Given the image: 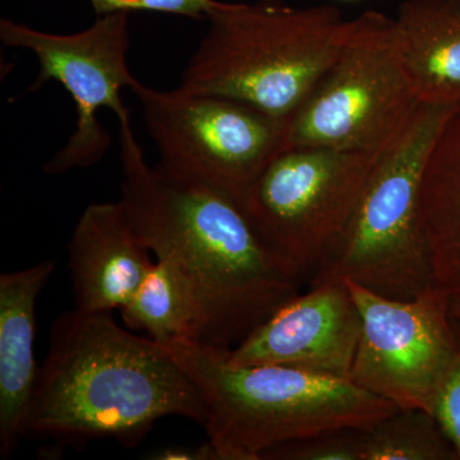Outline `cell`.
<instances>
[{"mask_svg":"<svg viewBox=\"0 0 460 460\" xmlns=\"http://www.w3.org/2000/svg\"><path fill=\"white\" fill-rule=\"evenodd\" d=\"M90 2H91V0H90Z\"/></svg>","mask_w":460,"mask_h":460,"instance_id":"cell-22","label":"cell"},{"mask_svg":"<svg viewBox=\"0 0 460 460\" xmlns=\"http://www.w3.org/2000/svg\"><path fill=\"white\" fill-rule=\"evenodd\" d=\"M178 89L223 96L288 119L337 57L344 20L332 5L217 2Z\"/></svg>","mask_w":460,"mask_h":460,"instance_id":"cell-4","label":"cell"},{"mask_svg":"<svg viewBox=\"0 0 460 460\" xmlns=\"http://www.w3.org/2000/svg\"><path fill=\"white\" fill-rule=\"evenodd\" d=\"M129 12L102 14L89 29L71 35H56L14 22L0 21V40L5 47L31 51L38 58L40 74L33 91L48 81H57L74 99L77 123L62 150L44 166L47 174L84 169L96 164L111 146V136L98 114L111 109L119 122L129 119L122 90L136 78L128 68Z\"/></svg>","mask_w":460,"mask_h":460,"instance_id":"cell-10","label":"cell"},{"mask_svg":"<svg viewBox=\"0 0 460 460\" xmlns=\"http://www.w3.org/2000/svg\"><path fill=\"white\" fill-rule=\"evenodd\" d=\"M362 460H458L434 414L399 410L365 431Z\"/></svg>","mask_w":460,"mask_h":460,"instance_id":"cell-17","label":"cell"},{"mask_svg":"<svg viewBox=\"0 0 460 460\" xmlns=\"http://www.w3.org/2000/svg\"><path fill=\"white\" fill-rule=\"evenodd\" d=\"M162 345L201 393L204 428L220 460H261L277 445L330 429H368L401 410L348 378L280 365L234 366L229 349L189 339Z\"/></svg>","mask_w":460,"mask_h":460,"instance_id":"cell-3","label":"cell"},{"mask_svg":"<svg viewBox=\"0 0 460 460\" xmlns=\"http://www.w3.org/2000/svg\"><path fill=\"white\" fill-rule=\"evenodd\" d=\"M363 429H337L277 445L261 460H362Z\"/></svg>","mask_w":460,"mask_h":460,"instance_id":"cell-18","label":"cell"},{"mask_svg":"<svg viewBox=\"0 0 460 460\" xmlns=\"http://www.w3.org/2000/svg\"><path fill=\"white\" fill-rule=\"evenodd\" d=\"M384 150L286 148L260 175L243 211L296 283L337 251Z\"/></svg>","mask_w":460,"mask_h":460,"instance_id":"cell-7","label":"cell"},{"mask_svg":"<svg viewBox=\"0 0 460 460\" xmlns=\"http://www.w3.org/2000/svg\"><path fill=\"white\" fill-rule=\"evenodd\" d=\"M456 349L436 399L434 416L460 460V319L454 317Z\"/></svg>","mask_w":460,"mask_h":460,"instance_id":"cell-19","label":"cell"},{"mask_svg":"<svg viewBox=\"0 0 460 460\" xmlns=\"http://www.w3.org/2000/svg\"><path fill=\"white\" fill-rule=\"evenodd\" d=\"M420 217L435 286L460 298V105L429 154L420 186Z\"/></svg>","mask_w":460,"mask_h":460,"instance_id":"cell-15","label":"cell"},{"mask_svg":"<svg viewBox=\"0 0 460 460\" xmlns=\"http://www.w3.org/2000/svg\"><path fill=\"white\" fill-rule=\"evenodd\" d=\"M157 460H220L219 454L214 445L208 440V443L199 445V447H168L160 450L150 456Z\"/></svg>","mask_w":460,"mask_h":460,"instance_id":"cell-20","label":"cell"},{"mask_svg":"<svg viewBox=\"0 0 460 460\" xmlns=\"http://www.w3.org/2000/svg\"><path fill=\"white\" fill-rule=\"evenodd\" d=\"M450 313L454 317L460 319V298H452L450 301Z\"/></svg>","mask_w":460,"mask_h":460,"instance_id":"cell-21","label":"cell"},{"mask_svg":"<svg viewBox=\"0 0 460 460\" xmlns=\"http://www.w3.org/2000/svg\"><path fill=\"white\" fill-rule=\"evenodd\" d=\"M145 126L166 171L220 190L243 208L272 159L287 148L288 119L223 96L160 91L136 80Z\"/></svg>","mask_w":460,"mask_h":460,"instance_id":"cell-8","label":"cell"},{"mask_svg":"<svg viewBox=\"0 0 460 460\" xmlns=\"http://www.w3.org/2000/svg\"><path fill=\"white\" fill-rule=\"evenodd\" d=\"M172 416L204 426L206 407L164 345L123 329L111 313L75 307L58 317L25 436L71 444L114 438L133 447Z\"/></svg>","mask_w":460,"mask_h":460,"instance_id":"cell-2","label":"cell"},{"mask_svg":"<svg viewBox=\"0 0 460 460\" xmlns=\"http://www.w3.org/2000/svg\"><path fill=\"white\" fill-rule=\"evenodd\" d=\"M344 281L361 317L349 381L401 410L434 414L456 349L452 296L434 287L414 299H395Z\"/></svg>","mask_w":460,"mask_h":460,"instance_id":"cell-9","label":"cell"},{"mask_svg":"<svg viewBox=\"0 0 460 460\" xmlns=\"http://www.w3.org/2000/svg\"><path fill=\"white\" fill-rule=\"evenodd\" d=\"M120 199L156 260L174 269L195 299L199 343L233 349L299 286L266 247L241 206L213 187L151 166L119 122Z\"/></svg>","mask_w":460,"mask_h":460,"instance_id":"cell-1","label":"cell"},{"mask_svg":"<svg viewBox=\"0 0 460 460\" xmlns=\"http://www.w3.org/2000/svg\"><path fill=\"white\" fill-rule=\"evenodd\" d=\"M420 102L396 47L394 18L344 21L334 62L288 118L287 148L381 151Z\"/></svg>","mask_w":460,"mask_h":460,"instance_id":"cell-6","label":"cell"},{"mask_svg":"<svg viewBox=\"0 0 460 460\" xmlns=\"http://www.w3.org/2000/svg\"><path fill=\"white\" fill-rule=\"evenodd\" d=\"M122 202L84 208L68 243L75 307L93 313L122 310L153 266Z\"/></svg>","mask_w":460,"mask_h":460,"instance_id":"cell-12","label":"cell"},{"mask_svg":"<svg viewBox=\"0 0 460 460\" xmlns=\"http://www.w3.org/2000/svg\"><path fill=\"white\" fill-rule=\"evenodd\" d=\"M394 35L420 102L460 105V0H405Z\"/></svg>","mask_w":460,"mask_h":460,"instance_id":"cell-14","label":"cell"},{"mask_svg":"<svg viewBox=\"0 0 460 460\" xmlns=\"http://www.w3.org/2000/svg\"><path fill=\"white\" fill-rule=\"evenodd\" d=\"M128 328L146 332L159 344L180 339L201 341V320L189 288L169 263L156 260L122 310Z\"/></svg>","mask_w":460,"mask_h":460,"instance_id":"cell-16","label":"cell"},{"mask_svg":"<svg viewBox=\"0 0 460 460\" xmlns=\"http://www.w3.org/2000/svg\"><path fill=\"white\" fill-rule=\"evenodd\" d=\"M458 107L420 102L378 157L347 234L310 287L352 280L395 299H414L436 287L420 186L432 147Z\"/></svg>","mask_w":460,"mask_h":460,"instance_id":"cell-5","label":"cell"},{"mask_svg":"<svg viewBox=\"0 0 460 460\" xmlns=\"http://www.w3.org/2000/svg\"><path fill=\"white\" fill-rule=\"evenodd\" d=\"M56 270L44 260L0 275V456L8 459L25 438L39 370L35 361L36 305Z\"/></svg>","mask_w":460,"mask_h":460,"instance_id":"cell-13","label":"cell"},{"mask_svg":"<svg viewBox=\"0 0 460 460\" xmlns=\"http://www.w3.org/2000/svg\"><path fill=\"white\" fill-rule=\"evenodd\" d=\"M361 317L345 281L308 288L228 350L234 366L280 365L349 380Z\"/></svg>","mask_w":460,"mask_h":460,"instance_id":"cell-11","label":"cell"}]
</instances>
